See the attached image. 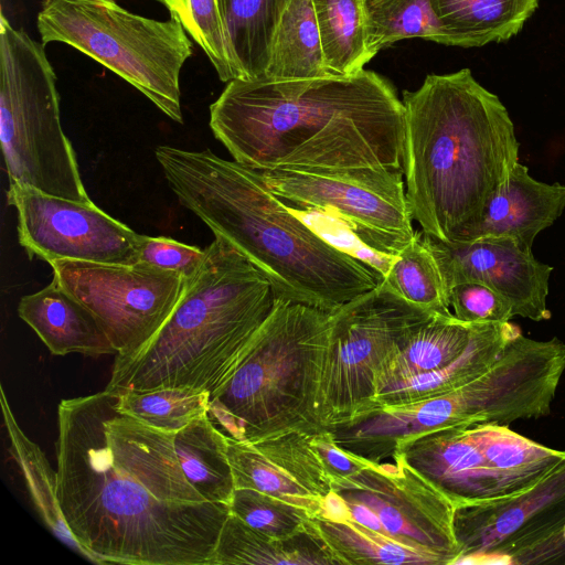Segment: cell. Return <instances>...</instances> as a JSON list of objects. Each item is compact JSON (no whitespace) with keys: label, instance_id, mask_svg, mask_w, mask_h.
I'll return each mask as SVG.
<instances>
[{"label":"cell","instance_id":"obj_31","mask_svg":"<svg viewBox=\"0 0 565 565\" xmlns=\"http://www.w3.org/2000/svg\"><path fill=\"white\" fill-rule=\"evenodd\" d=\"M366 9L369 46L374 56L404 39L420 38L449 45L431 0H366Z\"/></svg>","mask_w":565,"mask_h":565},{"label":"cell","instance_id":"obj_25","mask_svg":"<svg viewBox=\"0 0 565 565\" xmlns=\"http://www.w3.org/2000/svg\"><path fill=\"white\" fill-rule=\"evenodd\" d=\"M308 527L320 539L338 565H447L444 557L406 545L354 520L309 518Z\"/></svg>","mask_w":565,"mask_h":565},{"label":"cell","instance_id":"obj_5","mask_svg":"<svg viewBox=\"0 0 565 565\" xmlns=\"http://www.w3.org/2000/svg\"><path fill=\"white\" fill-rule=\"evenodd\" d=\"M199 269L160 330L139 350L116 356L106 390L190 387L210 395L236 372L277 297L269 279L214 235Z\"/></svg>","mask_w":565,"mask_h":565},{"label":"cell","instance_id":"obj_7","mask_svg":"<svg viewBox=\"0 0 565 565\" xmlns=\"http://www.w3.org/2000/svg\"><path fill=\"white\" fill-rule=\"evenodd\" d=\"M0 142L10 183L90 203L63 131L56 75L44 44L0 22Z\"/></svg>","mask_w":565,"mask_h":565},{"label":"cell","instance_id":"obj_13","mask_svg":"<svg viewBox=\"0 0 565 565\" xmlns=\"http://www.w3.org/2000/svg\"><path fill=\"white\" fill-rule=\"evenodd\" d=\"M331 486L347 502L370 508L397 541L438 554L447 565L459 559L456 504L402 454L371 461L353 476L332 480Z\"/></svg>","mask_w":565,"mask_h":565},{"label":"cell","instance_id":"obj_28","mask_svg":"<svg viewBox=\"0 0 565 565\" xmlns=\"http://www.w3.org/2000/svg\"><path fill=\"white\" fill-rule=\"evenodd\" d=\"M331 75L311 0H291L276 26L264 77L309 79Z\"/></svg>","mask_w":565,"mask_h":565},{"label":"cell","instance_id":"obj_36","mask_svg":"<svg viewBox=\"0 0 565 565\" xmlns=\"http://www.w3.org/2000/svg\"><path fill=\"white\" fill-rule=\"evenodd\" d=\"M287 207L328 244L386 277L395 257L371 247L342 217L319 209Z\"/></svg>","mask_w":565,"mask_h":565},{"label":"cell","instance_id":"obj_40","mask_svg":"<svg viewBox=\"0 0 565 565\" xmlns=\"http://www.w3.org/2000/svg\"><path fill=\"white\" fill-rule=\"evenodd\" d=\"M319 515L332 521H344L352 519L350 508L345 500L333 489L326 497Z\"/></svg>","mask_w":565,"mask_h":565},{"label":"cell","instance_id":"obj_27","mask_svg":"<svg viewBox=\"0 0 565 565\" xmlns=\"http://www.w3.org/2000/svg\"><path fill=\"white\" fill-rule=\"evenodd\" d=\"M174 448L188 481L204 500L230 505L235 483L227 455V437L207 415L178 431Z\"/></svg>","mask_w":565,"mask_h":565},{"label":"cell","instance_id":"obj_16","mask_svg":"<svg viewBox=\"0 0 565 565\" xmlns=\"http://www.w3.org/2000/svg\"><path fill=\"white\" fill-rule=\"evenodd\" d=\"M311 434L287 431L255 441L227 437L235 488H249L319 515L331 479L310 441Z\"/></svg>","mask_w":565,"mask_h":565},{"label":"cell","instance_id":"obj_39","mask_svg":"<svg viewBox=\"0 0 565 565\" xmlns=\"http://www.w3.org/2000/svg\"><path fill=\"white\" fill-rule=\"evenodd\" d=\"M310 441L331 481L353 476L371 462L342 448L330 430L311 434Z\"/></svg>","mask_w":565,"mask_h":565},{"label":"cell","instance_id":"obj_26","mask_svg":"<svg viewBox=\"0 0 565 565\" xmlns=\"http://www.w3.org/2000/svg\"><path fill=\"white\" fill-rule=\"evenodd\" d=\"M470 427L483 457L500 478L504 497L526 490L565 459V450L543 446L509 425Z\"/></svg>","mask_w":565,"mask_h":565},{"label":"cell","instance_id":"obj_35","mask_svg":"<svg viewBox=\"0 0 565 565\" xmlns=\"http://www.w3.org/2000/svg\"><path fill=\"white\" fill-rule=\"evenodd\" d=\"M230 511L250 527L280 540L306 531L311 518L298 507L249 488H235Z\"/></svg>","mask_w":565,"mask_h":565},{"label":"cell","instance_id":"obj_9","mask_svg":"<svg viewBox=\"0 0 565 565\" xmlns=\"http://www.w3.org/2000/svg\"><path fill=\"white\" fill-rule=\"evenodd\" d=\"M434 315L405 300L384 280L330 312L322 381L327 430L344 426L373 408L381 365Z\"/></svg>","mask_w":565,"mask_h":565},{"label":"cell","instance_id":"obj_19","mask_svg":"<svg viewBox=\"0 0 565 565\" xmlns=\"http://www.w3.org/2000/svg\"><path fill=\"white\" fill-rule=\"evenodd\" d=\"M18 315L54 355H117L96 316L54 279L41 290L23 296Z\"/></svg>","mask_w":565,"mask_h":565},{"label":"cell","instance_id":"obj_6","mask_svg":"<svg viewBox=\"0 0 565 565\" xmlns=\"http://www.w3.org/2000/svg\"><path fill=\"white\" fill-rule=\"evenodd\" d=\"M329 335L330 312L277 299L236 372L210 395V420L237 441L327 430L322 381Z\"/></svg>","mask_w":565,"mask_h":565},{"label":"cell","instance_id":"obj_15","mask_svg":"<svg viewBox=\"0 0 565 565\" xmlns=\"http://www.w3.org/2000/svg\"><path fill=\"white\" fill-rule=\"evenodd\" d=\"M420 232L448 291L457 284L478 282L508 300L514 317L551 319L546 300L553 267L537 260L532 248L504 237L443 242Z\"/></svg>","mask_w":565,"mask_h":565},{"label":"cell","instance_id":"obj_22","mask_svg":"<svg viewBox=\"0 0 565 565\" xmlns=\"http://www.w3.org/2000/svg\"><path fill=\"white\" fill-rule=\"evenodd\" d=\"M338 565L320 539L308 527L289 539H273L228 514L221 530L213 565Z\"/></svg>","mask_w":565,"mask_h":565},{"label":"cell","instance_id":"obj_38","mask_svg":"<svg viewBox=\"0 0 565 565\" xmlns=\"http://www.w3.org/2000/svg\"><path fill=\"white\" fill-rule=\"evenodd\" d=\"M138 256L139 262L190 278L201 266L205 249L166 236L141 234Z\"/></svg>","mask_w":565,"mask_h":565},{"label":"cell","instance_id":"obj_11","mask_svg":"<svg viewBox=\"0 0 565 565\" xmlns=\"http://www.w3.org/2000/svg\"><path fill=\"white\" fill-rule=\"evenodd\" d=\"M565 459L515 494L458 505L456 564L490 556L510 564L555 563L565 556Z\"/></svg>","mask_w":565,"mask_h":565},{"label":"cell","instance_id":"obj_32","mask_svg":"<svg viewBox=\"0 0 565 565\" xmlns=\"http://www.w3.org/2000/svg\"><path fill=\"white\" fill-rule=\"evenodd\" d=\"M383 280L415 306L440 315H452L443 274L422 232H415Z\"/></svg>","mask_w":565,"mask_h":565},{"label":"cell","instance_id":"obj_42","mask_svg":"<svg viewBox=\"0 0 565 565\" xmlns=\"http://www.w3.org/2000/svg\"><path fill=\"white\" fill-rule=\"evenodd\" d=\"M154 1H159L160 2V0H154Z\"/></svg>","mask_w":565,"mask_h":565},{"label":"cell","instance_id":"obj_14","mask_svg":"<svg viewBox=\"0 0 565 565\" xmlns=\"http://www.w3.org/2000/svg\"><path fill=\"white\" fill-rule=\"evenodd\" d=\"M7 202L18 215V237L30 258L131 265L141 234L93 202L82 203L10 183Z\"/></svg>","mask_w":565,"mask_h":565},{"label":"cell","instance_id":"obj_21","mask_svg":"<svg viewBox=\"0 0 565 565\" xmlns=\"http://www.w3.org/2000/svg\"><path fill=\"white\" fill-rule=\"evenodd\" d=\"M541 0H431L450 46L480 47L518 35Z\"/></svg>","mask_w":565,"mask_h":565},{"label":"cell","instance_id":"obj_17","mask_svg":"<svg viewBox=\"0 0 565 565\" xmlns=\"http://www.w3.org/2000/svg\"><path fill=\"white\" fill-rule=\"evenodd\" d=\"M405 460L458 505L504 497L470 426L439 429L401 448Z\"/></svg>","mask_w":565,"mask_h":565},{"label":"cell","instance_id":"obj_41","mask_svg":"<svg viewBox=\"0 0 565 565\" xmlns=\"http://www.w3.org/2000/svg\"><path fill=\"white\" fill-rule=\"evenodd\" d=\"M347 504L350 508L352 520H354L370 529L379 531L383 534H387L386 531L384 530L382 523L380 522L379 518L374 514V512L370 508H367L361 503H354V502H347Z\"/></svg>","mask_w":565,"mask_h":565},{"label":"cell","instance_id":"obj_3","mask_svg":"<svg viewBox=\"0 0 565 565\" xmlns=\"http://www.w3.org/2000/svg\"><path fill=\"white\" fill-rule=\"evenodd\" d=\"M154 156L179 202L252 262L277 299L332 312L383 280L319 237L258 170L209 149L158 146Z\"/></svg>","mask_w":565,"mask_h":565},{"label":"cell","instance_id":"obj_37","mask_svg":"<svg viewBox=\"0 0 565 565\" xmlns=\"http://www.w3.org/2000/svg\"><path fill=\"white\" fill-rule=\"evenodd\" d=\"M452 315L466 322H507L514 317L511 305L491 288L461 282L448 291Z\"/></svg>","mask_w":565,"mask_h":565},{"label":"cell","instance_id":"obj_8","mask_svg":"<svg viewBox=\"0 0 565 565\" xmlns=\"http://www.w3.org/2000/svg\"><path fill=\"white\" fill-rule=\"evenodd\" d=\"M36 26L44 45L75 47L183 122L180 73L193 47L177 18H146L115 0H43Z\"/></svg>","mask_w":565,"mask_h":565},{"label":"cell","instance_id":"obj_12","mask_svg":"<svg viewBox=\"0 0 565 565\" xmlns=\"http://www.w3.org/2000/svg\"><path fill=\"white\" fill-rule=\"evenodd\" d=\"M49 264L53 279L99 320L116 356L136 352L160 330L188 279L142 262L124 265L61 259Z\"/></svg>","mask_w":565,"mask_h":565},{"label":"cell","instance_id":"obj_24","mask_svg":"<svg viewBox=\"0 0 565 565\" xmlns=\"http://www.w3.org/2000/svg\"><path fill=\"white\" fill-rule=\"evenodd\" d=\"M290 1L217 0L237 78L265 76L276 26Z\"/></svg>","mask_w":565,"mask_h":565},{"label":"cell","instance_id":"obj_1","mask_svg":"<svg viewBox=\"0 0 565 565\" xmlns=\"http://www.w3.org/2000/svg\"><path fill=\"white\" fill-rule=\"evenodd\" d=\"M114 391L57 407L56 483L70 532L97 564L213 565L230 505L188 481L167 433L118 411Z\"/></svg>","mask_w":565,"mask_h":565},{"label":"cell","instance_id":"obj_18","mask_svg":"<svg viewBox=\"0 0 565 565\" xmlns=\"http://www.w3.org/2000/svg\"><path fill=\"white\" fill-rule=\"evenodd\" d=\"M564 210L565 184L539 181L519 161L460 241L504 237L532 248L535 237Z\"/></svg>","mask_w":565,"mask_h":565},{"label":"cell","instance_id":"obj_20","mask_svg":"<svg viewBox=\"0 0 565 565\" xmlns=\"http://www.w3.org/2000/svg\"><path fill=\"white\" fill-rule=\"evenodd\" d=\"M520 328L507 322H477L466 349L448 365L403 383L374 397V406L415 402L456 390L483 374ZM371 411V409H370Z\"/></svg>","mask_w":565,"mask_h":565},{"label":"cell","instance_id":"obj_2","mask_svg":"<svg viewBox=\"0 0 565 565\" xmlns=\"http://www.w3.org/2000/svg\"><path fill=\"white\" fill-rule=\"evenodd\" d=\"M210 128L255 170L399 168L405 108L377 73L237 78L210 106Z\"/></svg>","mask_w":565,"mask_h":565},{"label":"cell","instance_id":"obj_30","mask_svg":"<svg viewBox=\"0 0 565 565\" xmlns=\"http://www.w3.org/2000/svg\"><path fill=\"white\" fill-rule=\"evenodd\" d=\"M0 394L3 422L11 440L10 452L20 467L39 515L60 541L84 556L58 504L56 470L51 468L41 448L18 425L2 387Z\"/></svg>","mask_w":565,"mask_h":565},{"label":"cell","instance_id":"obj_29","mask_svg":"<svg viewBox=\"0 0 565 565\" xmlns=\"http://www.w3.org/2000/svg\"><path fill=\"white\" fill-rule=\"evenodd\" d=\"M328 72L354 75L374 54L369 46L366 0H311Z\"/></svg>","mask_w":565,"mask_h":565},{"label":"cell","instance_id":"obj_33","mask_svg":"<svg viewBox=\"0 0 565 565\" xmlns=\"http://www.w3.org/2000/svg\"><path fill=\"white\" fill-rule=\"evenodd\" d=\"M109 391V390H108ZM119 412L167 433L177 434L207 414L210 393L190 387H166L149 392L113 390Z\"/></svg>","mask_w":565,"mask_h":565},{"label":"cell","instance_id":"obj_34","mask_svg":"<svg viewBox=\"0 0 565 565\" xmlns=\"http://www.w3.org/2000/svg\"><path fill=\"white\" fill-rule=\"evenodd\" d=\"M206 54L218 78H237L233 66L217 0H160Z\"/></svg>","mask_w":565,"mask_h":565},{"label":"cell","instance_id":"obj_10","mask_svg":"<svg viewBox=\"0 0 565 565\" xmlns=\"http://www.w3.org/2000/svg\"><path fill=\"white\" fill-rule=\"evenodd\" d=\"M258 171L287 206L331 212L380 253L396 257L415 235L403 167Z\"/></svg>","mask_w":565,"mask_h":565},{"label":"cell","instance_id":"obj_23","mask_svg":"<svg viewBox=\"0 0 565 565\" xmlns=\"http://www.w3.org/2000/svg\"><path fill=\"white\" fill-rule=\"evenodd\" d=\"M476 323L461 321L454 315H434L403 349L381 365L375 377L376 394L448 365L468 345Z\"/></svg>","mask_w":565,"mask_h":565},{"label":"cell","instance_id":"obj_4","mask_svg":"<svg viewBox=\"0 0 565 565\" xmlns=\"http://www.w3.org/2000/svg\"><path fill=\"white\" fill-rule=\"evenodd\" d=\"M402 167L413 221L457 242L519 162L520 142L500 98L469 68L429 74L404 90Z\"/></svg>","mask_w":565,"mask_h":565}]
</instances>
